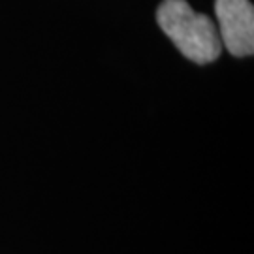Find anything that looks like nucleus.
<instances>
[{
    "mask_svg": "<svg viewBox=\"0 0 254 254\" xmlns=\"http://www.w3.org/2000/svg\"><path fill=\"white\" fill-rule=\"evenodd\" d=\"M156 21L192 63L209 64L220 57L222 42L215 23L207 15L196 13L187 0H164L156 9Z\"/></svg>",
    "mask_w": 254,
    "mask_h": 254,
    "instance_id": "1",
    "label": "nucleus"
},
{
    "mask_svg": "<svg viewBox=\"0 0 254 254\" xmlns=\"http://www.w3.org/2000/svg\"><path fill=\"white\" fill-rule=\"evenodd\" d=\"M218 36L222 46L236 57L254 51V8L249 0H215Z\"/></svg>",
    "mask_w": 254,
    "mask_h": 254,
    "instance_id": "2",
    "label": "nucleus"
}]
</instances>
